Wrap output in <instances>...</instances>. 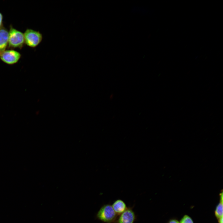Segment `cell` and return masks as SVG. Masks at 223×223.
<instances>
[{"instance_id": "obj_1", "label": "cell", "mask_w": 223, "mask_h": 223, "mask_svg": "<svg viewBox=\"0 0 223 223\" xmlns=\"http://www.w3.org/2000/svg\"><path fill=\"white\" fill-rule=\"evenodd\" d=\"M24 44V33L11 25L9 31L8 48L21 49L23 47Z\"/></svg>"}, {"instance_id": "obj_2", "label": "cell", "mask_w": 223, "mask_h": 223, "mask_svg": "<svg viewBox=\"0 0 223 223\" xmlns=\"http://www.w3.org/2000/svg\"><path fill=\"white\" fill-rule=\"evenodd\" d=\"M24 35V43L32 48L38 46L43 39L42 35L39 31L30 28L26 29Z\"/></svg>"}, {"instance_id": "obj_3", "label": "cell", "mask_w": 223, "mask_h": 223, "mask_svg": "<svg viewBox=\"0 0 223 223\" xmlns=\"http://www.w3.org/2000/svg\"><path fill=\"white\" fill-rule=\"evenodd\" d=\"M97 218L102 221L107 223H111L115 221L116 214L112 206L109 204L103 205L98 212Z\"/></svg>"}, {"instance_id": "obj_4", "label": "cell", "mask_w": 223, "mask_h": 223, "mask_svg": "<svg viewBox=\"0 0 223 223\" xmlns=\"http://www.w3.org/2000/svg\"><path fill=\"white\" fill-rule=\"evenodd\" d=\"M21 55L19 52L12 49L5 50L0 54L1 59L8 65H13L17 63Z\"/></svg>"}, {"instance_id": "obj_5", "label": "cell", "mask_w": 223, "mask_h": 223, "mask_svg": "<svg viewBox=\"0 0 223 223\" xmlns=\"http://www.w3.org/2000/svg\"><path fill=\"white\" fill-rule=\"evenodd\" d=\"M120 215L117 223H133L135 219V213L130 208H127Z\"/></svg>"}, {"instance_id": "obj_6", "label": "cell", "mask_w": 223, "mask_h": 223, "mask_svg": "<svg viewBox=\"0 0 223 223\" xmlns=\"http://www.w3.org/2000/svg\"><path fill=\"white\" fill-rule=\"evenodd\" d=\"M9 31L3 27L0 29V52L6 50L8 45Z\"/></svg>"}, {"instance_id": "obj_7", "label": "cell", "mask_w": 223, "mask_h": 223, "mask_svg": "<svg viewBox=\"0 0 223 223\" xmlns=\"http://www.w3.org/2000/svg\"><path fill=\"white\" fill-rule=\"evenodd\" d=\"M112 206L116 215H118L121 214L127 208L124 202L120 199L115 201Z\"/></svg>"}, {"instance_id": "obj_8", "label": "cell", "mask_w": 223, "mask_h": 223, "mask_svg": "<svg viewBox=\"0 0 223 223\" xmlns=\"http://www.w3.org/2000/svg\"><path fill=\"white\" fill-rule=\"evenodd\" d=\"M214 213L217 219L223 217V202L220 201L216 207Z\"/></svg>"}, {"instance_id": "obj_9", "label": "cell", "mask_w": 223, "mask_h": 223, "mask_svg": "<svg viewBox=\"0 0 223 223\" xmlns=\"http://www.w3.org/2000/svg\"><path fill=\"white\" fill-rule=\"evenodd\" d=\"M180 223H194L192 218L187 215H184L179 222Z\"/></svg>"}, {"instance_id": "obj_10", "label": "cell", "mask_w": 223, "mask_h": 223, "mask_svg": "<svg viewBox=\"0 0 223 223\" xmlns=\"http://www.w3.org/2000/svg\"><path fill=\"white\" fill-rule=\"evenodd\" d=\"M3 16L1 13L0 12V29L3 27Z\"/></svg>"}, {"instance_id": "obj_11", "label": "cell", "mask_w": 223, "mask_h": 223, "mask_svg": "<svg viewBox=\"0 0 223 223\" xmlns=\"http://www.w3.org/2000/svg\"><path fill=\"white\" fill-rule=\"evenodd\" d=\"M168 223H180L179 222L177 219H172L170 220Z\"/></svg>"}, {"instance_id": "obj_12", "label": "cell", "mask_w": 223, "mask_h": 223, "mask_svg": "<svg viewBox=\"0 0 223 223\" xmlns=\"http://www.w3.org/2000/svg\"><path fill=\"white\" fill-rule=\"evenodd\" d=\"M218 223H223V217L218 219Z\"/></svg>"}, {"instance_id": "obj_13", "label": "cell", "mask_w": 223, "mask_h": 223, "mask_svg": "<svg viewBox=\"0 0 223 223\" xmlns=\"http://www.w3.org/2000/svg\"><path fill=\"white\" fill-rule=\"evenodd\" d=\"M0 54H1V52H0Z\"/></svg>"}]
</instances>
